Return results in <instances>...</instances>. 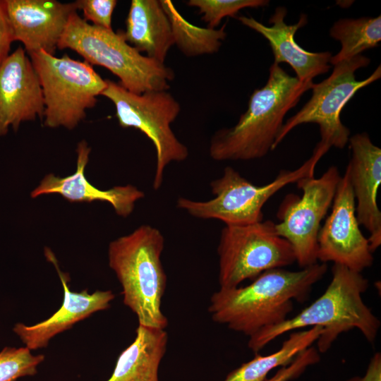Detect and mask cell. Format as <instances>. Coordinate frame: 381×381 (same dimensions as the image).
Returning a JSON list of instances; mask_svg holds the SVG:
<instances>
[{
    "instance_id": "1",
    "label": "cell",
    "mask_w": 381,
    "mask_h": 381,
    "mask_svg": "<svg viewBox=\"0 0 381 381\" xmlns=\"http://www.w3.org/2000/svg\"><path fill=\"white\" fill-rule=\"evenodd\" d=\"M327 270L322 262L298 271L266 270L246 286L219 288L210 298L208 311L214 322L250 337L286 320L293 301H305Z\"/></svg>"
},
{
    "instance_id": "2",
    "label": "cell",
    "mask_w": 381,
    "mask_h": 381,
    "mask_svg": "<svg viewBox=\"0 0 381 381\" xmlns=\"http://www.w3.org/2000/svg\"><path fill=\"white\" fill-rule=\"evenodd\" d=\"M331 270L330 283L319 298L294 317L250 337L249 349L257 353L279 336L308 327L323 328L317 340V349L321 353L327 351L339 335L353 328L373 344L380 321L363 300L368 280L361 272L341 265L334 264Z\"/></svg>"
},
{
    "instance_id": "3",
    "label": "cell",
    "mask_w": 381,
    "mask_h": 381,
    "mask_svg": "<svg viewBox=\"0 0 381 381\" xmlns=\"http://www.w3.org/2000/svg\"><path fill=\"white\" fill-rule=\"evenodd\" d=\"M313 84L301 82L273 63L266 84L251 94L248 108L236 124L219 129L212 135L209 147L211 158L246 161L265 156L272 150L286 114Z\"/></svg>"
},
{
    "instance_id": "4",
    "label": "cell",
    "mask_w": 381,
    "mask_h": 381,
    "mask_svg": "<svg viewBox=\"0 0 381 381\" xmlns=\"http://www.w3.org/2000/svg\"><path fill=\"white\" fill-rule=\"evenodd\" d=\"M164 247L162 232L143 224L112 241L108 248L109 265L122 286L124 304L140 325L162 329L168 325L161 308L167 284L161 261Z\"/></svg>"
},
{
    "instance_id": "5",
    "label": "cell",
    "mask_w": 381,
    "mask_h": 381,
    "mask_svg": "<svg viewBox=\"0 0 381 381\" xmlns=\"http://www.w3.org/2000/svg\"><path fill=\"white\" fill-rule=\"evenodd\" d=\"M57 48L71 49L90 65L106 68L119 78L121 86L135 94L168 90L174 78L172 69L130 45L121 30L90 24L77 11L69 17Z\"/></svg>"
},
{
    "instance_id": "6",
    "label": "cell",
    "mask_w": 381,
    "mask_h": 381,
    "mask_svg": "<svg viewBox=\"0 0 381 381\" xmlns=\"http://www.w3.org/2000/svg\"><path fill=\"white\" fill-rule=\"evenodd\" d=\"M329 150L318 143L312 156L302 165L294 170H282L272 182L263 186L251 183L231 167H226L222 176L210 184L214 198L201 201L179 197L176 205L195 218L218 219L228 226L261 222L262 208L268 200L284 186L314 176L318 162Z\"/></svg>"
},
{
    "instance_id": "7",
    "label": "cell",
    "mask_w": 381,
    "mask_h": 381,
    "mask_svg": "<svg viewBox=\"0 0 381 381\" xmlns=\"http://www.w3.org/2000/svg\"><path fill=\"white\" fill-rule=\"evenodd\" d=\"M41 85L44 124L48 128H75L94 107L107 80L85 61L68 55L56 57L44 51L28 54Z\"/></svg>"
},
{
    "instance_id": "8",
    "label": "cell",
    "mask_w": 381,
    "mask_h": 381,
    "mask_svg": "<svg viewBox=\"0 0 381 381\" xmlns=\"http://www.w3.org/2000/svg\"><path fill=\"white\" fill-rule=\"evenodd\" d=\"M106 80L107 87L101 95L114 104L119 126L139 130L155 146L156 167L152 186L157 190L162 185L166 167L173 162H183L188 156L187 147L171 128L181 111V105L168 90L135 94L119 83Z\"/></svg>"
},
{
    "instance_id": "9",
    "label": "cell",
    "mask_w": 381,
    "mask_h": 381,
    "mask_svg": "<svg viewBox=\"0 0 381 381\" xmlns=\"http://www.w3.org/2000/svg\"><path fill=\"white\" fill-rule=\"evenodd\" d=\"M219 284L222 289L238 286L263 272L296 262L291 244L278 235L272 220L228 226L222 229L217 247Z\"/></svg>"
},
{
    "instance_id": "10",
    "label": "cell",
    "mask_w": 381,
    "mask_h": 381,
    "mask_svg": "<svg viewBox=\"0 0 381 381\" xmlns=\"http://www.w3.org/2000/svg\"><path fill=\"white\" fill-rule=\"evenodd\" d=\"M370 61L369 58L360 54L334 64L331 75L322 82L313 85L310 99L284 123L272 150L292 129L308 123L319 126L321 137L319 143L329 148H344L349 142L350 131L340 119L343 108L358 90L381 76V66H379L366 79H356V71L368 66Z\"/></svg>"
},
{
    "instance_id": "11",
    "label": "cell",
    "mask_w": 381,
    "mask_h": 381,
    "mask_svg": "<svg viewBox=\"0 0 381 381\" xmlns=\"http://www.w3.org/2000/svg\"><path fill=\"white\" fill-rule=\"evenodd\" d=\"M341 177L339 169L331 166L319 178L300 179L296 183L303 192L301 197L286 195L279 207L276 231L291 244L301 268L318 262L321 222L332 206Z\"/></svg>"
},
{
    "instance_id": "12",
    "label": "cell",
    "mask_w": 381,
    "mask_h": 381,
    "mask_svg": "<svg viewBox=\"0 0 381 381\" xmlns=\"http://www.w3.org/2000/svg\"><path fill=\"white\" fill-rule=\"evenodd\" d=\"M331 207L318 234L317 259L361 272L372 266L374 258L368 239L359 227L347 169L338 183Z\"/></svg>"
},
{
    "instance_id": "13",
    "label": "cell",
    "mask_w": 381,
    "mask_h": 381,
    "mask_svg": "<svg viewBox=\"0 0 381 381\" xmlns=\"http://www.w3.org/2000/svg\"><path fill=\"white\" fill-rule=\"evenodd\" d=\"M13 42L19 41L28 54L44 51L54 55L74 2L56 0H2Z\"/></svg>"
},
{
    "instance_id": "14",
    "label": "cell",
    "mask_w": 381,
    "mask_h": 381,
    "mask_svg": "<svg viewBox=\"0 0 381 381\" xmlns=\"http://www.w3.org/2000/svg\"><path fill=\"white\" fill-rule=\"evenodd\" d=\"M44 103L37 74L22 47L0 65V135L10 127L17 131L21 123L42 118Z\"/></svg>"
},
{
    "instance_id": "15",
    "label": "cell",
    "mask_w": 381,
    "mask_h": 381,
    "mask_svg": "<svg viewBox=\"0 0 381 381\" xmlns=\"http://www.w3.org/2000/svg\"><path fill=\"white\" fill-rule=\"evenodd\" d=\"M351 157L346 169L356 202L358 222L369 232L372 253L381 244V212L377 195L381 183V149L366 133L349 138Z\"/></svg>"
},
{
    "instance_id": "16",
    "label": "cell",
    "mask_w": 381,
    "mask_h": 381,
    "mask_svg": "<svg viewBox=\"0 0 381 381\" xmlns=\"http://www.w3.org/2000/svg\"><path fill=\"white\" fill-rule=\"evenodd\" d=\"M45 255L56 269L64 289V299L61 308L48 319L31 326L20 322L14 325L13 332L30 350L47 346L56 334L94 313L107 309L114 298L111 291H96L92 294L87 289L80 292L71 291L67 277L60 270L53 253L46 248Z\"/></svg>"
},
{
    "instance_id": "17",
    "label": "cell",
    "mask_w": 381,
    "mask_h": 381,
    "mask_svg": "<svg viewBox=\"0 0 381 381\" xmlns=\"http://www.w3.org/2000/svg\"><path fill=\"white\" fill-rule=\"evenodd\" d=\"M90 151L87 143L81 140L76 148L75 171L65 177L56 176L53 174L46 175L31 192V198L55 193L71 202H107L111 205L118 215L127 217L134 210L137 201L145 197V193L131 184L101 190L90 183L85 176Z\"/></svg>"
},
{
    "instance_id": "18",
    "label": "cell",
    "mask_w": 381,
    "mask_h": 381,
    "mask_svg": "<svg viewBox=\"0 0 381 381\" xmlns=\"http://www.w3.org/2000/svg\"><path fill=\"white\" fill-rule=\"evenodd\" d=\"M286 8L279 6L270 17L266 26L252 17L240 16L238 20L244 25L262 35L271 47L274 63H287L295 71L296 78L302 83L313 82V79L327 73L332 56L329 52H310L301 47L295 41L297 30L307 23V16L301 14L299 20L292 25L284 22Z\"/></svg>"
},
{
    "instance_id": "19",
    "label": "cell",
    "mask_w": 381,
    "mask_h": 381,
    "mask_svg": "<svg viewBox=\"0 0 381 381\" xmlns=\"http://www.w3.org/2000/svg\"><path fill=\"white\" fill-rule=\"evenodd\" d=\"M121 32L139 52L163 64L174 44L169 20L158 0H132L126 30Z\"/></svg>"
},
{
    "instance_id": "20",
    "label": "cell",
    "mask_w": 381,
    "mask_h": 381,
    "mask_svg": "<svg viewBox=\"0 0 381 381\" xmlns=\"http://www.w3.org/2000/svg\"><path fill=\"white\" fill-rule=\"evenodd\" d=\"M167 341L164 329L139 325L135 340L121 352L107 381H159Z\"/></svg>"
},
{
    "instance_id": "21",
    "label": "cell",
    "mask_w": 381,
    "mask_h": 381,
    "mask_svg": "<svg viewBox=\"0 0 381 381\" xmlns=\"http://www.w3.org/2000/svg\"><path fill=\"white\" fill-rule=\"evenodd\" d=\"M323 331L320 327L294 331L277 351L265 356L256 353L252 360L229 373L224 381H265L271 370L291 363L298 353L317 341Z\"/></svg>"
},
{
    "instance_id": "22",
    "label": "cell",
    "mask_w": 381,
    "mask_h": 381,
    "mask_svg": "<svg viewBox=\"0 0 381 381\" xmlns=\"http://www.w3.org/2000/svg\"><path fill=\"white\" fill-rule=\"evenodd\" d=\"M169 20L174 44L186 56L212 54L217 52L226 37V24L219 29L201 28L187 21L170 0H160Z\"/></svg>"
},
{
    "instance_id": "23",
    "label": "cell",
    "mask_w": 381,
    "mask_h": 381,
    "mask_svg": "<svg viewBox=\"0 0 381 381\" xmlns=\"http://www.w3.org/2000/svg\"><path fill=\"white\" fill-rule=\"evenodd\" d=\"M329 35L341 44L340 51L329 61V64L334 66L379 45L381 41V16L339 19L330 28Z\"/></svg>"
},
{
    "instance_id": "24",
    "label": "cell",
    "mask_w": 381,
    "mask_h": 381,
    "mask_svg": "<svg viewBox=\"0 0 381 381\" xmlns=\"http://www.w3.org/2000/svg\"><path fill=\"white\" fill-rule=\"evenodd\" d=\"M28 348L5 347L0 352V381H16L37 372L44 361L42 354L33 355Z\"/></svg>"
},
{
    "instance_id": "25",
    "label": "cell",
    "mask_w": 381,
    "mask_h": 381,
    "mask_svg": "<svg viewBox=\"0 0 381 381\" xmlns=\"http://www.w3.org/2000/svg\"><path fill=\"white\" fill-rule=\"evenodd\" d=\"M269 2L267 0H189L186 4L198 8L207 28L215 29L223 18L235 17L241 9L264 7Z\"/></svg>"
},
{
    "instance_id": "26",
    "label": "cell",
    "mask_w": 381,
    "mask_h": 381,
    "mask_svg": "<svg viewBox=\"0 0 381 381\" xmlns=\"http://www.w3.org/2000/svg\"><path fill=\"white\" fill-rule=\"evenodd\" d=\"M77 10L83 11L84 19L92 25L112 29L111 20L114 10L117 4L116 0H77L74 1Z\"/></svg>"
},
{
    "instance_id": "27",
    "label": "cell",
    "mask_w": 381,
    "mask_h": 381,
    "mask_svg": "<svg viewBox=\"0 0 381 381\" xmlns=\"http://www.w3.org/2000/svg\"><path fill=\"white\" fill-rule=\"evenodd\" d=\"M320 360L319 351L311 346L298 353L291 363L281 367L271 378L265 381L292 380L298 377L308 367L318 363Z\"/></svg>"
},
{
    "instance_id": "28",
    "label": "cell",
    "mask_w": 381,
    "mask_h": 381,
    "mask_svg": "<svg viewBox=\"0 0 381 381\" xmlns=\"http://www.w3.org/2000/svg\"><path fill=\"white\" fill-rule=\"evenodd\" d=\"M13 42L3 1L0 0V65L10 54L11 46Z\"/></svg>"
},
{
    "instance_id": "29",
    "label": "cell",
    "mask_w": 381,
    "mask_h": 381,
    "mask_svg": "<svg viewBox=\"0 0 381 381\" xmlns=\"http://www.w3.org/2000/svg\"><path fill=\"white\" fill-rule=\"evenodd\" d=\"M346 381H381V354L375 353L371 358L363 376H355Z\"/></svg>"
}]
</instances>
